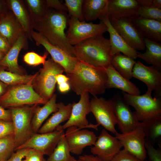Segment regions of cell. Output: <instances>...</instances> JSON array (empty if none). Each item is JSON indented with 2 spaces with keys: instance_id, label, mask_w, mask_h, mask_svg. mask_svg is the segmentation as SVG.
<instances>
[{
  "instance_id": "obj_1",
  "label": "cell",
  "mask_w": 161,
  "mask_h": 161,
  "mask_svg": "<svg viewBox=\"0 0 161 161\" xmlns=\"http://www.w3.org/2000/svg\"><path fill=\"white\" fill-rule=\"evenodd\" d=\"M66 75L71 88L78 95L88 92L95 97L104 93L107 89L106 68L78 61L74 70Z\"/></svg>"
},
{
  "instance_id": "obj_2",
  "label": "cell",
  "mask_w": 161,
  "mask_h": 161,
  "mask_svg": "<svg viewBox=\"0 0 161 161\" xmlns=\"http://www.w3.org/2000/svg\"><path fill=\"white\" fill-rule=\"evenodd\" d=\"M69 18L66 12L47 9L43 16L33 21V29L52 44L74 56L73 46L69 43L65 32Z\"/></svg>"
},
{
  "instance_id": "obj_3",
  "label": "cell",
  "mask_w": 161,
  "mask_h": 161,
  "mask_svg": "<svg viewBox=\"0 0 161 161\" xmlns=\"http://www.w3.org/2000/svg\"><path fill=\"white\" fill-rule=\"evenodd\" d=\"M74 56L79 61L97 67L106 68L113 56L109 39L103 35L92 37L73 46Z\"/></svg>"
},
{
  "instance_id": "obj_4",
  "label": "cell",
  "mask_w": 161,
  "mask_h": 161,
  "mask_svg": "<svg viewBox=\"0 0 161 161\" xmlns=\"http://www.w3.org/2000/svg\"><path fill=\"white\" fill-rule=\"evenodd\" d=\"M152 92L148 89L146 93L142 95L123 93L125 101L134 109V113L139 122L161 116V97H152Z\"/></svg>"
},
{
  "instance_id": "obj_5",
  "label": "cell",
  "mask_w": 161,
  "mask_h": 161,
  "mask_svg": "<svg viewBox=\"0 0 161 161\" xmlns=\"http://www.w3.org/2000/svg\"><path fill=\"white\" fill-rule=\"evenodd\" d=\"M47 101L36 92L31 83L12 86L0 97V105L3 107L44 104Z\"/></svg>"
},
{
  "instance_id": "obj_6",
  "label": "cell",
  "mask_w": 161,
  "mask_h": 161,
  "mask_svg": "<svg viewBox=\"0 0 161 161\" xmlns=\"http://www.w3.org/2000/svg\"><path fill=\"white\" fill-rule=\"evenodd\" d=\"M65 70L52 58L46 60L32 83L36 92L44 99L48 101L54 94L56 83V77Z\"/></svg>"
},
{
  "instance_id": "obj_7",
  "label": "cell",
  "mask_w": 161,
  "mask_h": 161,
  "mask_svg": "<svg viewBox=\"0 0 161 161\" xmlns=\"http://www.w3.org/2000/svg\"><path fill=\"white\" fill-rule=\"evenodd\" d=\"M37 105L10 108L15 149L27 140L34 133L31 122Z\"/></svg>"
},
{
  "instance_id": "obj_8",
  "label": "cell",
  "mask_w": 161,
  "mask_h": 161,
  "mask_svg": "<svg viewBox=\"0 0 161 161\" xmlns=\"http://www.w3.org/2000/svg\"><path fill=\"white\" fill-rule=\"evenodd\" d=\"M68 28L66 34L69 43L72 46L76 45L89 38L103 35L107 32L106 25L102 21L97 24L70 17L68 22Z\"/></svg>"
},
{
  "instance_id": "obj_9",
  "label": "cell",
  "mask_w": 161,
  "mask_h": 161,
  "mask_svg": "<svg viewBox=\"0 0 161 161\" xmlns=\"http://www.w3.org/2000/svg\"><path fill=\"white\" fill-rule=\"evenodd\" d=\"M64 129L60 125L53 131L37 134L34 133L24 143L15 150L33 148L49 156L53 152L58 141L64 134Z\"/></svg>"
},
{
  "instance_id": "obj_10",
  "label": "cell",
  "mask_w": 161,
  "mask_h": 161,
  "mask_svg": "<svg viewBox=\"0 0 161 161\" xmlns=\"http://www.w3.org/2000/svg\"><path fill=\"white\" fill-rule=\"evenodd\" d=\"M109 100L115 116L117 124L121 133L131 131L139 125L140 122L120 94H114Z\"/></svg>"
},
{
  "instance_id": "obj_11",
  "label": "cell",
  "mask_w": 161,
  "mask_h": 161,
  "mask_svg": "<svg viewBox=\"0 0 161 161\" xmlns=\"http://www.w3.org/2000/svg\"><path fill=\"white\" fill-rule=\"evenodd\" d=\"M91 112L94 116L97 124L105 129L115 134L117 122L112 103L109 100L94 97L90 101Z\"/></svg>"
},
{
  "instance_id": "obj_12",
  "label": "cell",
  "mask_w": 161,
  "mask_h": 161,
  "mask_svg": "<svg viewBox=\"0 0 161 161\" xmlns=\"http://www.w3.org/2000/svg\"><path fill=\"white\" fill-rule=\"evenodd\" d=\"M31 37L37 46L41 45L51 55L52 58L64 69L66 74L71 73L74 69L78 60L58 47L50 43L42 35L34 30Z\"/></svg>"
},
{
  "instance_id": "obj_13",
  "label": "cell",
  "mask_w": 161,
  "mask_h": 161,
  "mask_svg": "<svg viewBox=\"0 0 161 161\" xmlns=\"http://www.w3.org/2000/svg\"><path fill=\"white\" fill-rule=\"evenodd\" d=\"M115 137L120 141L123 149L142 161L147 157L144 133L139 125L131 131L126 133L117 132Z\"/></svg>"
},
{
  "instance_id": "obj_14",
  "label": "cell",
  "mask_w": 161,
  "mask_h": 161,
  "mask_svg": "<svg viewBox=\"0 0 161 161\" xmlns=\"http://www.w3.org/2000/svg\"><path fill=\"white\" fill-rule=\"evenodd\" d=\"M70 117L62 126L64 130L71 126L77 127L80 129L90 128L97 130L99 125L89 124L86 115L91 112L90 103L89 93L85 92L80 95L77 103L73 102Z\"/></svg>"
},
{
  "instance_id": "obj_15",
  "label": "cell",
  "mask_w": 161,
  "mask_h": 161,
  "mask_svg": "<svg viewBox=\"0 0 161 161\" xmlns=\"http://www.w3.org/2000/svg\"><path fill=\"white\" fill-rule=\"evenodd\" d=\"M109 20L114 28L129 46L136 50H145L143 37L130 18Z\"/></svg>"
},
{
  "instance_id": "obj_16",
  "label": "cell",
  "mask_w": 161,
  "mask_h": 161,
  "mask_svg": "<svg viewBox=\"0 0 161 161\" xmlns=\"http://www.w3.org/2000/svg\"><path fill=\"white\" fill-rule=\"evenodd\" d=\"M122 147L120 142L115 137L103 129L90 151L92 154L100 159L111 161Z\"/></svg>"
},
{
  "instance_id": "obj_17",
  "label": "cell",
  "mask_w": 161,
  "mask_h": 161,
  "mask_svg": "<svg viewBox=\"0 0 161 161\" xmlns=\"http://www.w3.org/2000/svg\"><path fill=\"white\" fill-rule=\"evenodd\" d=\"M65 136L70 153L79 155L86 147L93 145L97 137L95 133L75 126L67 128Z\"/></svg>"
},
{
  "instance_id": "obj_18",
  "label": "cell",
  "mask_w": 161,
  "mask_h": 161,
  "mask_svg": "<svg viewBox=\"0 0 161 161\" xmlns=\"http://www.w3.org/2000/svg\"><path fill=\"white\" fill-rule=\"evenodd\" d=\"M133 77L144 83L147 88L154 92V97H161V72L153 66L136 61L132 69Z\"/></svg>"
},
{
  "instance_id": "obj_19",
  "label": "cell",
  "mask_w": 161,
  "mask_h": 161,
  "mask_svg": "<svg viewBox=\"0 0 161 161\" xmlns=\"http://www.w3.org/2000/svg\"><path fill=\"white\" fill-rule=\"evenodd\" d=\"M140 6L136 0H109L106 14L110 20L132 18L139 16Z\"/></svg>"
},
{
  "instance_id": "obj_20",
  "label": "cell",
  "mask_w": 161,
  "mask_h": 161,
  "mask_svg": "<svg viewBox=\"0 0 161 161\" xmlns=\"http://www.w3.org/2000/svg\"><path fill=\"white\" fill-rule=\"evenodd\" d=\"M99 19L107 27V31L109 35V41L113 56L120 52L134 60L136 59L137 58V50L129 46L114 28L107 14Z\"/></svg>"
},
{
  "instance_id": "obj_21",
  "label": "cell",
  "mask_w": 161,
  "mask_h": 161,
  "mask_svg": "<svg viewBox=\"0 0 161 161\" xmlns=\"http://www.w3.org/2000/svg\"><path fill=\"white\" fill-rule=\"evenodd\" d=\"M27 38L25 33L19 36L8 52L0 60V66L9 71L23 75V69L18 63V55L22 49H27Z\"/></svg>"
},
{
  "instance_id": "obj_22",
  "label": "cell",
  "mask_w": 161,
  "mask_h": 161,
  "mask_svg": "<svg viewBox=\"0 0 161 161\" xmlns=\"http://www.w3.org/2000/svg\"><path fill=\"white\" fill-rule=\"evenodd\" d=\"M6 1L9 9L22 27L27 39L32 41L31 33L34 30L33 23L24 0H7Z\"/></svg>"
},
{
  "instance_id": "obj_23",
  "label": "cell",
  "mask_w": 161,
  "mask_h": 161,
  "mask_svg": "<svg viewBox=\"0 0 161 161\" xmlns=\"http://www.w3.org/2000/svg\"><path fill=\"white\" fill-rule=\"evenodd\" d=\"M107 76L106 88H116L132 95H139V88L118 72L111 64L106 68Z\"/></svg>"
},
{
  "instance_id": "obj_24",
  "label": "cell",
  "mask_w": 161,
  "mask_h": 161,
  "mask_svg": "<svg viewBox=\"0 0 161 161\" xmlns=\"http://www.w3.org/2000/svg\"><path fill=\"white\" fill-rule=\"evenodd\" d=\"M143 38L151 41L161 42V21L140 16L130 18Z\"/></svg>"
},
{
  "instance_id": "obj_25",
  "label": "cell",
  "mask_w": 161,
  "mask_h": 161,
  "mask_svg": "<svg viewBox=\"0 0 161 161\" xmlns=\"http://www.w3.org/2000/svg\"><path fill=\"white\" fill-rule=\"evenodd\" d=\"M24 33L22 27L11 10L0 20V33L7 39L11 47Z\"/></svg>"
},
{
  "instance_id": "obj_26",
  "label": "cell",
  "mask_w": 161,
  "mask_h": 161,
  "mask_svg": "<svg viewBox=\"0 0 161 161\" xmlns=\"http://www.w3.org/2000/svg\"><path fill=\"white\" fill-rule=\"evenodd\" d=\"M58 109L41 126L38 131L39 134L53 131L60 124L69 118L72 108V104L65 105L63 102L58 103Z\"/></svg>"
},
{
  "instance_id": "obj_27",
  "label": "cell",
  "mask_w": 161,
  "mask_h": 161,
  "mask_svg": "<svg viewBox=\"0 0 161 161\" xmlns=\"http://www.w3.org/2000/svg\"><path fill=\"white\" fill-rule=\"evenodd\" d=\"M145 52H137V57L161 72V44L143 38Z\"/></svg>"
},
{
  "instance_id": "obj_28",
  "label": "cell",
  "mask_w": 161,
  "mask_h": 161,
  "mask_svg": "<svg viewBox=\"0 0 161 161\" xmlns=\"http://www.w3.org/2000/svg\"><path fill=\"white\" fill-rule=\"evenodd\" d=\"M57 95L54 94L52 97L42 107L37 106L32 119L31 124L33 132L38 131L45 120L51 113L58 109L56 102Z\"/></svg>"
},
{
  "instance_id": "obj_29",
  "label": "cell",
  "mask_w": 161,
  "mask_h": 161,
  "mask_svg": "<svg viewBox=\"0 0 161 161\" xmlns=\"http://www.w3.org/2000/svg\"><path fill=\"white\" fill-rule=\"evenodd\" d=\"M109 0H83V13L84 20L90 22L106 14Z\"/></svg>"
},
{
  "instance_id": "obj_30",
  "label": "cell",
  "mask_w": 161,
  "mask_h": 161,
  "mask_svg": "<svg viewBox=\"0 0 161 161\" xmlns=\"http://www.w3.org/2000/svg\"><path fill=\"white\" fill-rule=\"evenodd\" d=\"M145 135V141L153 146L158 144L161 147V116L140 122Z\"/></svg>"
},
{
  "instance_id": "obj_31",
  "label": "cell",
  "mask_w": 161,
  "mask_h": 161,
  "mask_svg": "<svg viewBox=\"0 0 161 161\" xmlns=\"http://www.w3.org/2000/svg\"><path fill=\"white\" fill-rule=\"evenodd\" d=\"M136 62L132 58L119 52L113 56L111 64L121 75L130 80L133 78L132 69Z\"/></svg>"
},
{
  "instance_id": "obj_32",
  "label": "cell",
  "mask_w": 161,
  "mask_h": 161,
  "mask_svg": "<svg viewBox=\"0 0 161 161\" xmlns=\"http://www.w3.org/2000/svg\"><path fill=\"white\" fill-rule=\"evenodd\" d=\"M37 73L33 75H20L5 70L0 66V81L7 85L12 86L32 83Z\"/></svg>"
},
{
  "instance_id": "obj_33",
  "label": "cell",
  "mask_w": 161,
  "mask_h": 161,
  "mask_svg": "<svg viewBox=\"0 0 161 161\" xmlns=\"http://www.w3.org/2000/svg\"><path fill=\"white\" fill-rule=\"evenodd\" d=\"M65 134L61 137L47 161H68L71 155Z\"/></svg>"
},
{
  "instance_id": "obj_34",
  "label": "cell",
  "mask_w": 161,
  "mask_h": 161,
  "mask_svg": "<svg viewBox=\"0 0 161 161\" xmlns=\"http://www.w3.org/2000/svg\"><path fill=\"white\" fill-rule=\"evenodd\" d=\"M33 22L40 19L45 13L47 8L45 0H24Z\"/></svg>"
},
{
  "instance_id": "obj_35",
  "label": "cell",
  "mask_w": 161,
  "mask_h": 161,
  "mask_svg": "<svg viewBox=\"0 0 161 161\" xmlns=\"http://www.w3.org/2000/svg\"><path fill=\"white\" fill-rule=\"evenodd\" d=\"M13 134L0 138V161H6L15 151Z\"/></svg>"
},
{
  "instance_id": "obj_36",
  "label": "cell",
  "mask_w": 161,
  "mask_h": 161,
  "mask_svg": "<svg viewBox=\"0 0 161 161\" xmlns=\"http://www.w3.org/2000/svg\"><path fill=\"white\" fill-rule=\"evenodd\" d=\"M83 0H65L64 3L68 13L69 18L72 17L81 21L84 20L83 13Z\"/></svg>"
},
{
  "instance_id": "obj_37",
  "label": "cell",
  "mask_w": 161,
  "mask_h": 161,
  "mask_svg": "<svg viewBox=\"0 0 161 161\" xmlns=\"http://www.w3.org/2000/svg\"><path fill=\"white\" fill-rule=\"evenodd\" d=\"M138 13L141 17L161 21V9L140 6Z\"/></svg>"
},
{
  "instance_id": "obj_38",
  "label": "cell",
  "mask_w": 161,
  "mask_h": 161,
  "mask_svg": "<svg viewBox=\"0 0 161 161\" xmlns=\"http://www.w3.org/2000/svg\"><path fill=\"white\" fill-rule=\"evenodd\" d=\"M49 54L47 51L43 56L41 55L34 52L26 53L23 57V61L27 64L32 66L44 64Z\"/></svg>"
},
{
  "instance_id": "obj_39",
  "label": "cell",
  "mask_w": 161,
  "mask_h": 161,
  "mask_svg": "<svg viewBox=\"0 0 161 161\" xmlns=\"http://www.w3.org/2000/svg\"><path fill=\"white\" fill-rule=\"evenodd\" d=\"M145 147L147 157L149 161H161V147L155 148L149 143L145 142Z\"/></svg>"
},
{
  "instance_id": "obj_40",
  "label": "cell",
  "mask_w": 161,
  "mask_h": 161,
  "mask_svg": "<svg viewBox=\"0 0 161 161\" xmlns=\"http://www.w3.org/2000/svg\"><path fill=\"white\" fill-rule=\"evenodd\" d=\"M111 161H142L124 149L120 150Z\"/></svg>"
},
{
  "instance_id": "obj_41",
  "label": "cell",
  "mask_w": 161,
  "mask_h": 161,
  "mask_svg": "<svg viewBox=\"0 0 161 161\" xmlns=\"http://www.w3.org/2000/svg\"><path fill=\"white\" fill-rule=\"evenodd\" d=\"M13 133L12 122L0 120V138Z\"/></svg>"
},
{
  "instance_id": "obj_42",
  "label": "cell",
  "mask_w": 161,
  "mask_h": 161,
  "mask_svg": "<svg viewBox=\"0 0 161 161\" xmlns=\"http://www.w3.org/2000/svg\"><path fill=\"white\" fill-rule=\"evenodd\" d=\"M44 155L40 151L33 148H29L25 157L26 161H43Z\"/></svg>"
},
{
  "instance_id": "obj_43",
  "label": "cell",
  "mask_w": 161,
  "mask_h": 161,
  "mask_svg": "<svg viewBox=\"0 0 161 161\" xmlns=\"http://www.w3.org/2000/svg\"><path fill=\"white\" fill-rule=\"evenodd\" d=\"M45 3L47 9H52L67 12V8L64 3L58 0H46Z\"/></svg>"
},
{
  "instance_id": "obj_44",
  "label": "cell",
  "mask_w": 161,
  "mask_h": 161,
  "mask_svg": "<svg viewBox=\"0 0 161 161\" xmlns=\"http://www.w3.org/2000/svg\"><path fill=\"white\" fill-rule=\"evenodd\" d=\"M29 148L18 149L13 152L6 161H22L27 152Z\"/></svg>"
},
{
  "instance_id": "obj_45",
  "label": "cell",
  "mask_w": 161,
  "mask_h": 161,
  "mask_svg": "<svg viewBox=\"0 0 161 161\" xmlns=\"http://www.w3.org/2000/svg\"><path fill=\"white\" fill-rule=\"evenodd\" d=\"M11 47L7 39L0 33V52L5 55Z\"/></svg>"
},
{
  "instance_id": "obj_46",
  "label": "cell",
  "mask_w": 161,
  "mask_h": 161,
  "mask_svg": "<svg viewBox=\"0 0 161 161\" xmlns=\"http://www.w3.org/2000/svg\"><path fill=\"white\" fill-rule=\"evenodd\" d=\"M0 120L12 121L10 110H6L0 105Z\"/></svg>"
},
{
  "instance_id": "obj_47",
  "label": "cell",
  "mask_w": 161,
  "mask_h": 161,
  "mask_svg": "<svg viewBox=\"0 0 161 161\" xmlns=\"http://www.w3.org/2000/svg\"><path fill=\"white\" fill-rule=\"evenodd\" d=\"M6 2V1L0 0V20L4 18L10 10Z\"/></svg>"
},
{
  "instance_id": "obj_48",
  "label": "cell",
  "mask_w": 161,
  "mask_h": 161,
  "mask_svg": "<svg viewBox=\"0 0 161 161\" xmlns=\"http://www.w3.org/2000/svg\"><path fill=\"white\" fill-rule=\"evenodd\" d=\"M79 157L85 161H105L92 154H84L80 156Z\"/></svg>"
},
{
  "instance_id": "obj_49",
  "label": "cell",
  "mask_w": 161,
  "mask_h": 161,
  "mask_svg": "<svg viewBox=\"0 0 161 161\" xmlns=\"http://www.w3.org/2000/svg\"><path fill=\"white\" fill-rule=\"evenodd\" d=\"M58 85L59 90L61 93L66 92H68L71 89L68 82L63 83Z\"/></svg>"
},
{
  "instance_id": "obj_50",
  "label": "cell",
  "mask_w": 161,
  "mask_h": 161,
  "mask_svg": "<svg viewBox=\"0 0 161 161\" xmlns=\"http://www.w3.org/2000/svg\"><path fill=\"white\" fill-rule=\"evenodd\" d=\"M56 83L59 85L63 83L68 82L69 78L67 76L62 74H59L56 75Z\"/></svg>"
},
{
  "instance_id": "obj_51",
  "label": "cell",
  "mask_w": 161,
  "mask_h": 161,
  "mask_svg": "<svg viewBox=\"0 0 161 161\" xmlns=\"http://www.w3.org/2000/svg\"><path fill=\"white\" fill-rule=\"evenodd\" d=\"M140 6L151 7L152 0H136Z\"/></svg>"
},
{
  "instance_id": "obj_52",
  "label": "cell",
  "mask_w": 161,
  "mask_h": 161,
  "mask_svg": "<svg viewBox=\"0 0 161 161\" xmlns=\"http://www.w3.org/2000/svg\"><path fill=\"white\" fill-rule=\"evenodd\" d=\"M151 7L159 9H161V0H152Z\"/></svg>"
},
{
  "instance_id": "obj_53",
  "label": "cell",
  "mask_w": 161,
  "mask_h": 161,
  "mask_svg": "<svg viewBox=\"0 0 161 161\" xmlns=\"http://www.w3.org/2000/svg\"><path fill=\"white\" fill-rule=\"evenodd\" d=\"M6 85L0 81V96H2L6 92Z\"/></svg>"
},
{
  "instance_id": "obj_54",
  "label": "cell",
  "mask_w": 161,
  "mask_h": 161,
  "mask_svg": "<svg viewBox=\"0 0 161 161\" xmlns=\"http://www.w3.org/2000/svg\"><path fill=\"white\" fill-rule=\"evenodd\" d=\"M68 161H85L79 158L78 159L75 158L74 157L71 155Z\"/></svg>"
},
{
  "instance_id": "obj_55",
  "label": "cell",
  "mask_w": 161,
  "mask_h": 161,
  "mask_svg": "<svg viewBox=\"0 0 161 161\" xmlns=\"http://www.w3.org/2000/svg\"><path fill=\"white\" fill-rule=\"evenodd\" d=\"M5 54L0 52V60L3 58Z\"/></svg>"
},
{
  "instance_id": "obj_56",
  "label": "cell",
  "mask_w": 161,
  "mask_h": 161,
  "mask_svg": "<svg viewBox=\"0 0 161 161\" xmlns=\"http://www.w3.org/2000/svg\"><path fill=\"white\" fill-rule=\"evenodd\" d=\"M43 161H47L44 158Z\"/></svg>"
},
{
  "instance_id": "obj_57",
  "label": "cell",
  "mask_w": 161,
  "mask_h": 161,
  "mask_svg": "<svg viewBox=\"0 0 161 161\" xmlns=\"http://www.w3.org/2000/svg\"><path fill=\"white\" fill-rule=\"evenodd\" d=\"M22 161H26L25 160H22Z\"/></svg>"
}]
</instances>
